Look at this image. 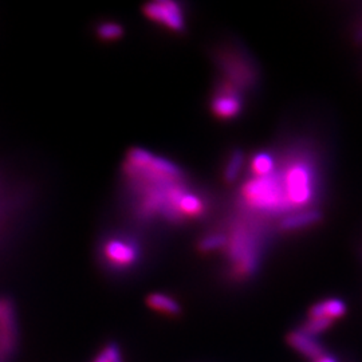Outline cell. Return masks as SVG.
<instances>
[{
  "label": "cell",
  "mask_w": 362,
  "mask_h": 362,
  "mask_svg": "<svg viewBox=\"0 0 362 362\" xmlns=\"http://www.w3.org/2000/svg\"><path fill=\"white\" fill-rule=\"evenodd\" d=\"M275 173V172H274ZM270 175L267 177H254L242 188V200L247 207L257 211H274L288 204L286 200L284 180Z\"/></svg>",
  "instance_id": "obj_1"
},
{
  "label": "cell",
  "mask_w": 362,
  "mask_h": 362,
  "mask_svg": "<svg viewBox=\"0 0 362 362\" xmlns=\"http://www.w3.org/2000/svg\"><path fill=\"white\" fill-rule=\"evenodd\" d=\"M252 236L247 227L240 226L228 238V254L233 260L235 278H248L258 267V248Z\"/></svg>",
  "instance_id": "obj_2"
},
{
  "label": "cell",
  "mask_w": 362,
  "mask_h": 362,
  "mask_svg": "<svg viewBox=\"0 0 362 362\" xmlns=\"http://www.w3.org/2000/svg\"><path fill=\"white\" fill-rule=\"evenodd\" d=\"M286 200L288 206L302 208L314 197V175L306 163H294L284 175Z\"/></svg>",
  "instance_id": "obj_3"
},
{
  "label": "cell",
  "mask_w": 362,
  "mask_h": 362,
  "mask_svg": "<svg viewBox=\"0 0 362 362\" xmlns=\"http://www.w3.org/2000/svg\"><path fill=\"white\" fill-rule=\"evenodd\" d=\"M143 13L146 19L173 33L185 31V16L180 4L172 0H157L145 4Z\"/></svg>",
  "instance_id": "obj_4"
},
{
  "label": "cell",
  "mask_w": 362,
  "mask_h": 362,
  "mask_svg": "<svg viewBox=\"0 0 362 362\" xmlns=\"http://www.w3.org/2000/svg\"><path fill=\"white\" fill-rule=\"evenodd\" d=\"M243 107L240 89L226 82L220 86L211 100V110L219 119H233L240 115Z\"/></svg>",
  "instance_id": "obj_5"
},
{
  "label": "cell",
  "mask_w": 362,
  "mask_h": 362,
  "mask_svg": "<svg viewBox=\"0 0 362 362\" xmlns=\"http://www.w3.org/2000/svg\"><path fill=\"white\" fill-rule=\"evenodd\" d=\"M139 248L128 239H110L104 247L106 260L115 269H130L139 259Z\"/></svg>",
  "instance_id": "obj_6"
},
{
  "label": "cell",
  "mask_w": 362,
  "mask_h": 362,
  "mask_svg": "<svg viewBox=\"0 0 362 362\" xmlns=\"http://www.w3.org/2000/svg\"><path fill=\"white\" fill-rule=\"evenodd\" d=\"M286 341L293 349L297 350L298 353L313 361H317L326 354L324 346L314 337L305 334L299 329L290 332L286 337Z\"/></svg>",
  "instance_id": "obj_7"
},
{
  "label": "cell",
  "mask_w": 362,
  "mask_h": 362,
  "mask_svg": "<svg viewBox=\"0 0 362 362\" xmlns=\"http://www.w3.org/2000/svg\"><path fill=\"white\" fill-rule=\"evenodd\" d=\"M322 212L318 209H302L296 214L287 215L286 218L281 220L279 230L284 233H294L305 230L311 226H315L322 221Z\"/></svg>",
  "instance_id": "obj_8"
},
{
  "label": "cell",
  "mask_w": 362,
  "mask_h": 362,
  "mask_svg": "<svg viewBox=\"0 0 362 362\" xmlns=\"http://www.w3.org/2000/svg\"><path fill=\"white\" fill-rule=\"evenodd\" d=\"M348 313V305L341 298H327L314 303L309 310V318H327L337 321Z\"/></svg>",
  "instance_id": "obj_9"
},
{
  "label": "cell",
  "mask_w": 362,
  "mask_h": 362,
  "mask_svg": "<svg viewBox=\"0 0 362 362\" xmlns=\"http://www.w3.org/2000/svg\"><path fill=\"white\" fill-rule=\"evenodd\" d=\"M146 305L152 310L163 313L169 317H179L181 314L180 303L175 298L169 297L163 293H152L146 297Z\"/></svg>",
  "instance_id": "obj_10"
},
{
  "label": "cell",
  "mask_w": 362,
  "mask_h": 362,
  "mask_svg": "<svg viewBox=\"0 0 362 362\" xmlns=\"http://www.w3.org/2000/svg\"><path fill=\"white\" fill-rule=\"evenodd\" d=\"M206 211V203L204 200L194 194V192H187L181 197L180 203H179V214H180L181 219H196L199 216H202Z\"/></svg>",
  "instance_id": "obj_11"
},
{
  "label": "cell",
  "mask_w": 362,
  "mask_h": 362,
  "mask_svg": "<svg viewBox=\"0 0 362 362\" xmlns=\"http://www.w3.org/2000/svg\"><path fill=\"white\" fill-rule=\"evenodd\" d=\"M245 164V155L240 149H235L224 167L223 177L227 184H233L239 179Z\"/></svg>",
  "instance_id": "obj_12"
},
{
  "label": "cell",
  "mask_w": 362,
  "mask_h": 362,
  "mask_svg": "<svg viewBox=\"0 0 362 362\" xmlns=\"http://www.w3.org/2000/svg\"><path fill=\"white\" fill-rule=\"evenodd\" d=\"M251 169L255 177H267L275 170L274 157L267 152H259L251 161Z\"/></svg>",
  "instance_id": "obj_13"
},
{
  "label": "cell",
  "mask_w": 362,
  "mask_h": 362,
  "mask_svg": "<svg viewBox=\"0 0 362 362\" xmlns=\"http://www.w3.org/2000/svg\"><path fill=\"white\" fill-rule=\"evenodd\" d=\"M227 246H228V236H226L224 233H211V235L204 236L199 242L197 248L202 252H214V251H218V250H221Z\"/></svg>",
  "instance_id": "obj_14"
},
{
  "label": "cell",
  "mask_w": 362,
  "mask_h": 362,
  "mask_svg": "<svg viewBox=\"0 0 362 362\" xmlns=\"http://www.w3.org/2000/svg\"><path fill=\"white\" fill-rule=\"evenodd\" d=\"M334 324V321L327 318H309L305 324L299 327L300 332H303L308 336L315 337L327 332Z\"/></svg>",
  "instance_id": "obj_15"
},
{
  "label": "cell",
  "mask_w": 362,
  "mask_h": 362,
  "mask_svg": "<svg viewBox=\"0 0 362 362\" xmlns=\"http://www.w3.org/2000/svg\"><path fill=\"white\" fill-rule=\"evenodd\" d=\"M97 35L106 42H113L124 35V28L116 22H106L97 27Z\"/></svg>",
  "instance_id": "obj_16"
},
{
  "label": "cell",
  "mask_w": 362,
  "mask_h": 362,
  "mask_svg": "<svg viewBox=\"0 0 362 362\" xmlns=\"http://www.w3.org/2000/svg\"><path fill=\"white\" fill-rule=\"evenodd\" d=\"M104 350L106 351V354H107L109 362H122L121 351L118 349L116 344H109Z\"/></svg>",
  "instance_id": "obj_17"
},
{
  "label": "cell",
  "mask_w": 362,
  "mask_h": 362,
  "mask_svg": "<svg viewBox=\"0 0 362 362\" xmlns=\"http://www.w3.org/2000/svg\"><path fill=\"white\" fill-rule=\"evenodd\" d=\"M314 362H337V360L334 358V357H332V356H327V354H325V356H322L321 358H318L317 361Z\"/></svg>",
  "instance_id": "obj_18"
},
{
  "label": "cell",
  "mask_w": 362,
  "mask_h": 362,
  "mask_svg": "<svg viewBox=\"0 0 362 362\" xmlns=\"http://www.w3.org/2000/svg\"><path fill=\"white\" fill-rule=\"evenodd\" d=\"M94 362H109V358H107V354H106V351H103L97 358H95V361Z\"/></svg>",
  "instance_id": "obj_19"
},
{
  "label": "cell",
  "mask_w": 362,
  "mask_h": 362,
  "mask_svg": "<svg viewBox=\"0 0 362 362\" xmlns=\"http://www.w3.org/2000/svg\"><path fill=\"white\" fill-rule=\"evenodd\" d=\"M356 40L357 42H362V27L358 30V33L356 34Z\"/></svg>",
  "instance_id": "obj_20"
},
{
  "label": "cell",
  "mask_w": 362,
  "mask_h": 362,
  "mask_svg": "<svg viewBox=\"0 0 362 362\" xmlns=\"http://www.w3.org/2000/svg\"><path fill=\"white\" fill-rule=\"evenodd\" d=\"M3 309H4V302H0V315L3 313Z\"/></svg>",
  "instance_id": "obj_21"
}]
</instances>
